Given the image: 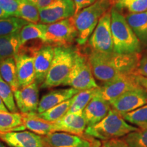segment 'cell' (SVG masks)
<instances>
[{
    "instance_id": "cell-1",
    "label": "cell",
    "mask_w": 147,
    "mask_h": 147,
    "mask_svg": "<svg viewBox=\"0 0 147 147\" xmlns=\"http://www.w3.org/2000/svg\"><path fill=\"white\" fill-rule=\"evenodd\" d=\"M88 59L93 76L105 83L118 77L134 74L140 56L139 53H105L92 50Z\"/></svg>"
},
{
    "instance_id": "cell-2",
    "label": "cell",
    "mask_w": 147,
    "mask_h": 147,
    "mask_svg": "<svg viewBox=\"0 0 147 147\" xmlns=\"http://www.w3.org/2000/svg\"><path fill=\"white\" fill-rule=\"evenodd\" d=\"M110 15L114 52L119 54L139 53L141 51V42L127 22L123 14L112 6Z\"/></svg>"
},
{
    "instance_id": "cell-3",
    "label": "cell",
    "mask_w": 147,
    "mask_h": 147,
    "mask_svg": "<svg viewBox=\"0 0 147 147\" xmlns=\"http://www.w3.org/2000/svg\"><path fill=\"white\" fill-rule=\"evenodd\" d=\"M113 0H96L72 16L77 32L76 41L82 46L87 43L100 18L110 10Z\"/></svg>"
},
{
    "instance_id": "cell-4",
    "label": "cell",
    "mask_w": 147,
    "mask_h": 147,
    "mask_svg": "<svg viewBox=\"0 0 147 147\" xmlns=\"http://www.w3.org/2000/svg\"><path fill=\"white\" fill-rule=\"evenodd\" d=\"M140 129L129 124L120 114L111 109L102 121L94 125L87 126L84 134L95 138L106 141L125 136Z\"/></svg>"
},
{
    "instance_id": "cell-5",
    "label": "cell",
    "mask_w": 147,
    "mask_h": 147,
    "mask_svg": "<svg viewBox=\"0 0 147 147\" xmlns=\"http://www.w3.org/2000/svg\"><path fill=\"white\" fill-rule=\"evenodd\" d=\"M76 50L70 47H55L54 57L40 87L49 89L63 85L74 64Z\"/></svg>"
},
{
    "instance_id": "cell-6",
    "label": "cell",
    "mask_w": 147,
    "mask_h": 147,
    "mask_svg": "<svg viewBox=\"0 0 147 147\" xmlns=\"http://www.w3.org/2000/svg\"><path fill=\"white\" fill-rule=\"evenodd\" d=\"M63 85L69 86L79 91L98 87L88 57L76 51L73 66Z\"/></svg>"
},
{
    "instance_id": "cell-7",
    "label": "cell",
    "mask_w": 147,
    "mask_h": 147,
    "mask_svg": "<svg viewBox=\"0 0 147 147\" xmlns=\"http://www.w3.org/2000/svg\"><path fill=\"white\" fill-rule=\"evenodd\" d=\"M76 37L73 18L70 17L47 25L45 43L55 47H70Z\"/></svg>"
},
{
    "instance_id": "cell-8",
    "label": "cell",
    "mask_w": 147,
    "mask_h": 147,
    "mask_svg": "<svg viewBox=\"0 0 147 147\" xmlns=\"http://www.w3.org/2000/svg\"><path fill=\"white\" fill-rule=\"evenodd\" d=\"M46 147H100L98 139L86 135H75L66 132L56 131L43 136Z\"/></svg>"
},
{
    "instance_id": "cell-9",
    "label": "cell",
    "mask_w": 147,
    "mask_h": 147,
    "mask_svg": "<svg viewBox=\"0 0 147 147\" xmlns=\"http://www.w3.org/2000/svg\"><path fill=\"white\" fill-rule=\"evenodd\" d=\"M110 23L111 15L109 10L99 20L97 26L88 40L92 50L105 53L114 52Z\"/></svg>"
},
{
    "instance_id": "cell-10",
    "label": "cell",
    "mask_w": 147,
    "mask_h": 147,
    "mask_svg": "<svg viewBox=\"0 0 147 147\" xmlns=\"http://www.w3.org/2000/svg\"><path fill=\"white\" fill-rule=\"evenodd\" d=\"M75 10L72 0H54L47 6L39 9L40 22L49 25L72 17Z\"/></svg>"
},
{
    "instance_id": "cell-11",
    "label": "cell",
    "mask_w": 147,
    "mask_h": 147,
    "mask_svg": "<svg viewBox=\"0 0 147 147\" xmlns=\"http://www.w3.org/2000/svg\"><path fill=\"white\" fill-rule=\"evenodd\" d=\"M112 109L121 116L147 104V91L140 87L124 93L109 102Z\"/></svg>"
},
{
    "instance_id": "cell-12",
    "label": "cell",
    "mask_w": 147,
    "mask_h": 147,
    "mask_svg": "<svg viewBox=\"0 0 147 147\" xmlns=\"http://www.w3.org/2000/svg\"><path fill=\"white\" fill-rule=\"evenodd\" d=\"M141 87L134 74L125 75L105 82L99 87L98 93L104 100L110 102L130 90Z\"/></svg>"
},
{
    "instance_id": "cell-13",
    "label": "cell",
    "mask_w": 147,
    "mask_h": 147,
    "mask_svg": "<svg viewBox=\"0 0 147 147\" xmlns=\"http://www.w3.org/2000/svg\"><path fill=\"white\" fill-rule=\"evenodd\" d=\"M16 105L23 115H34L37 113L39 104V90L36 81L26 87L14 91Z\"/></svg>"
},
{
    "instance_id": "cell-14",
    "label": "cell",
    "mask_w": 147,
    "mask_h": 147,
    "mask_svg": "<svg viewBox=\"0 0 147 147\" xmlns=\"http://www.w3.org/2000/svg\"><path fill=\"white\" fill-rule=\"evenodd\" d=\"M0 140L11 147H46L43 136L29 131H0Z\"/></svg>"
},
{
    "instance_id": "cell-15",
    "label": "cell",
    "mask_w": 147,
    "mask_h": 147,
    "mask_svg": "<svg viewBox=\"0 0 147 147\" xmlns=\"http://www.w3.org/2000/svg\"><path fill=\"white\" fill-rule=\"evenodd\" d=\"M14 58L19 88L25 87L34 82L36 80L34 55L18 51Z\"/></svg>"
},
{
    "instance_id": "cell-16",
    "label": "cell",
    "mask_w": 147,
    "mask_h": 147,
    "mask_svg": "<svg viewBox=\"0 0 147 147\" xmlns=\"http://www.w3.org/2000/svg\"><path fill=\"white\" fill-rule=\"evenodd\" d=\"M98 91L99 87L97 93L82 111L87 126L97 124L106 117L112 109L110 103L99 94Z\"/></svg>"
},
{
    "instance_id": "cell-17",
    "label": "cell",
    "mask_w": 147,
    "mask_h": 147,
    "mask_svg": "<svg viewBox=\"0 0 147 147\" xmlns=\"http://www.w3.org/2000/svg\"><path fill=\"white\" fill-rule=\"evenodd\" d=\"M55 47L50 45H42L34 53L36 81L41 84L45 80L48 71L54 57Z\"/></svg>"
},
{
    "instance_id": "cell-18",
    "label": "cell",
    "mask_w": 147,
    "mask_h": 147,
    "mask_svg": "<svg viewBox=\"0 0 147 147\" xmlns=\"http://www.w3.org/2000/svg\"><path fill=\"white\" fill-rule=\"evenodd\" d=\"M56 131L82 135L87 125L82 113L66 114L62 118L53 122Z\"/></svg>"
},
{
    "instance_id": "cell-19",
    "label": "cell",
    "mask_w": 147,
    "mask_h": 147,
    "mask_svg": "<svg viewBox=\"0 0 147 147\" xmlns=\"http://www.w3.org/2000/svg\"><path fill=\"white\" fill-rule=\"evenodd\" d=\"M80 91L74 88L53 90L43 95L38 104L37 113H42L60 103L69 100Z\"/></svg>"
},
{
    "instance_id": "cell-20",
    "label": "cell",
    "mask_w": 147,
    "mask_h": 147,
    "mask_svg": "<svg viewBox=\"0 0 147 147\" xmlns=\"http://www.w3.org/2000/svg\"><path fill=\"white\" fill-rule=\"evenodd\" d=\"M47 25L42 23H29L19 32L20 48L31 41L40 40L45 43Z\"/></svg>"
},
{
    "instance_id": "cell-21",
    "label": "cell",
    "mask_w": 147,
    "mask_h": 147,
    "mask_svg": "<svg viewBox=\"0 0 147 147\" xmlns=\"http://www.w3.org/2000/svg\"><path fill=\"white\" fill-rule=\"evenodd\" d=\"M34 115H23V124L25 128L34 133L45 136L53 132H56L53 123L46 121Z\"/></svg>"
},
{
    "instance_id": "cell-22",
    "label": "cell",
    "mask_w": 147,
    "mask_h": 147,
    "mask_svg": "<svg viewBox=\"0 0 147 147\" xmlns=\"http://www.w3.org/2000/svg\"><path fill=\"white\" fill-rule=\"evenodd\" d=\"M125 17L140 42L147 44V10L140 13L128 14Z\"/></svg>"
},
{
    "instance_id": "cell-23",
    "label": "cell",
    "mask_w": 147,
    "mask_h": 147,
    "mask_svg": "<svg viewBox=\"0 0 147 147\" xmlns=\"http://www.w3.org/2000/svg\"><path fill=\"white\" fill-rule=\"evenodd\" d=\"M24 129L22 114L0 110V131H23Z\"/></svg>"
},
{
    "instance_id": "cell-24",
    "label": "cell",
    "mask_w": 147,
    "mask_h": 147,
    "mask_svg": "<svg viewBox=\"0 0 147 147\" xmlns=\"http://www.w3.org/2000/svg\"><path fill=\"white\" fill-rule=\"evenodd\" d=\"M0 74L3 80L8 83L12 91L19 89L16 62L14 57H8L0 60Z\"/></svg>"
},
{
    "instance_id": "cell-25",
    "label": "cell",
    "mask_w": 147,
    "mask_h": 147,
    "mask_svg": "<svg viewBox=\"0 0 147 147\" xmlns=\"http://www.w3.org/2000/svg\"><path fill=\"white\" fill-rule=\"evenodd\" d=\"M20 49L19 33L0 37V60L14 57Z\"/></svg>"
},
{
    "instance_id": "cell-26",
    "label": "cell",
    "mask_w": 147,
    "mask_h": 147,
    "mask_svg": "<svg viewBox=\"0 0 147 147\" xmlns=\"http://www.w3.org/2000/svg\"><path fill=\"white\" fill-rule=\"evenodd\" d=\"M98 87L80 91L76 95H74L71 99V105L67 114L82 113L87 104L97 93Z\"/></svg>"
},
{
    "instance_id": "cell-27",
    "label": "cell",
    "mask_w": 147,
    "mask_h": 147,
    "mask_svg": "<svg viewBox=\"0 0 147 147\" xmlns=\"http://www.w3.org/2000/svg\"><path fill=\"white\" fill-rule=\"evenodd\" d=\"M71 99L60 103V104L53 106V108L46 110L43 113L39 114L36 113V117L50 123H53L58 121L59 119L62 118L64 115H65L68 112L71 105Z\"/></svg>"
},
{
    "instance_id": "cell-28",
    "label": "cell",
    "mask_w": 147,
    "mask_h": 147,
    "mask_svg": "<svg viewBox=\"0 0 147 147\" xmlns=\"http://www.w3.org/2000/svg\"><path fill=\"white\" fill-rule=\"evenodd\" d=\"M29 23L28 22L16 16H9L0 19V37L19 33L21 29Z\"/></svg>"
},
{
    "instance_id": "cell-29",
    "label": "cell",
    "mask_w": 147,
    "mask_h": 147,
    "mask_svg": "<svg viewBox=\"0 0 147 147\" xmlns=\"http://www.w3.org/2000/svg\"><path fill=\"white\" fill-rule=\"evenodd\" d=\"M18 17L28 22L38 23L40 21L39 9L30 0H17Z\"/></svg>"
},
{
    "instance_id": "cell-30",
    "label": "cell",
    "mask_w": 147,
    "mask_h": 147,
    "mask_svg": "<svg viewBox=\"0 0 147 147\" xmlns=\"http://www.w3.org/2000/svg\"><path fill=\"white\" fill-rule=\"evenodd\" d=\"M113 6L129 14L140 13L147 10V0H113Z\"/></svg>"
},
{
    "instance_id": "cell-31",
    "label": "cell",
    "mask_w": 147,
    "mask_h": 147,
    "mask_svg": "<svg viewBox=\"0 0 147 147\" xmlns=\"http://www.w3.org/2000/svg\"><path fill=\"white\" fill-rule=\"evenodd\" d=\"M127 123L136 125L140 129L147 128V104L138 109L122 116Z\"/></svg>"
},
{
    "instance_id": "cell-32",
    "label": "cell",
    "mask_w": 147,
    "mask_h": 147,
    "mask_svg": "<svg viewBox=\"0 0 147 147\" xmlns=\"http://www.w3.org/2000/svg\"><path fill=\"white\" fill-rule=\"evenodd\" d=\"M0 97L4 102L5 106L11 113H18L14 93L10 85L3 80L0 74Z\"/></svg>"
},
{
    "instance_id": "cell-33",
    "label": "cell",
    "mask_w": 147,
    "mask_h": 147,
    "mask_svg": "<svg viewBox=\"0 0 147 147\" xmlns=\"http://www.w3.org/2000/svg\"><path fill=\"white\" fill-rule=\"evenodd\" d=\"M124 140L131 147H147V128L128 134Z\"/></svg>"
},
{
    "instance_id": "cell-34",
    "label": "cell",
    "mask_w": 147,
    "mask_h": 147,
    "mask_svg": "<svg viewBox=\"0 0 147 147\" xmlns=\"http://www.w3.org/2000/svg\"><path fill=\"white\" fill-rule=\"evenodd\" d=\"M0 8L9 16L18 17V4L17 0H0Z\"/></svg>"
},
{
    "instance_id": "cell-35",
    "label": "cell",
    "mask_w": 147,
    "mask_h": 147,
    "mask_svg": "<svg viewBox=\"0 0 147 147\" xmlns=\"http://www.w3.org/2000/svg\"><path fill=\"white\" fill-rule=\"evenodd\" d=\"M134 75L147 78V54L142 57H140Z\"/></svg>"
},
{
    "instance_id": "cell-36",
    "label": "cell",
    "mask_w": 147,
    "mask_h": 147,
    "mask_svg": "<svg viewBox=\"0 0 147 147\" xmlns=\"http://www.w3.org/2000/svg\"><path fill=\"white\" fill-rule=\"evenodd\" d=\"M100 147H131L127 144L124 140H119V138L112 139L109 140L104 141L102 145Z\"/></svg>"
},
{
    "instance_id": "cell-37",
    "label": "cell",
    "mask_w": 147,
    "mask_h": 147,
    "mask_svg": "<svg viewBox=\"0 0 147 147\" xmlns=\"http://www.w3.org/2000/svg\"><path fill=\"white\" fill-rule=\"evenodd\" d=\"M75 5V14L86 7L93 4L96 0H72Z\"/></svg>"
},
{
    "instance_id": "cell-38",
    "label": "cell",
    "mask_w": 147,
    "mask_h": 147,
    "mask_svg": "<svg viewBox=\"0 0 147 147\" xmlns=\"http://www.w3.org/2000/svg\"><path fill=\"white\" fill-rule=\"evenodd\" d=\"M38 9L45 8L53 2L54 0H30Z\"/></svg>"
},
{
    "instance_id": "cell-39",
    "label": "cell",
    "mask_w": 147,
    "mask_h": 147,
    "mask_svg": "<svg viewBox=\"0 0 147 147\" xmlns=\"http://www.w3.org/2000/svg\"><path fill=\"white\" fill-rule=\"evenodd\" d=\"M136 80L140 85L141 87L144 88V89L147 91V78L146 77H143V76H136Z\"/></svg>"
},
{
    "instance_id": "cell-40",
    "label": "cell",
    "mask_w": 147,
    "mask_h": 147,
    "mask_svg": "<svg viewBox=\"0 0 147 147\" xmlns=\"http://www.w3.org/2000/svg\"><path fill=\"white\" fill-rule=\"evenodd\" d=\"M0 110H2V111H5V112L9 111L8 108H7L6 106H5L4 102H3V101L2 100V99L1 98V97H0Z\"/></svg>"
},
{
    "instance_id": "cell-41",
    "label": "cell",
    "mask_w": 147,
    "mask_h": 147,
    "mask_svg": "<svg viewBox=\"0 0 147 147\" xmlns=\"http://www.w3.org/2000/svg\"><path fill=\"white\" fill-rule=\"evenodd\" d=\"M7 17H9V16L6 13H5L4 11L2 10V9L0 8V19H1V18H7Z\"/></svg>"
},
{
    "instance_id": "cell-42",
    "label": "cell",
    "mask_w": 147,
    "mask_h": 147,
    "mask_svg": "<svg viewBox=\"0 0 147 147\" xmlns=\"http://www.w3.org/2000/svg\"><path fill=\"white\" fill-rule=\"evenodd\" d=\"M0 147H5V146L4 144H3L2 142H0Z\"/></svg>"
}]
</instances>
